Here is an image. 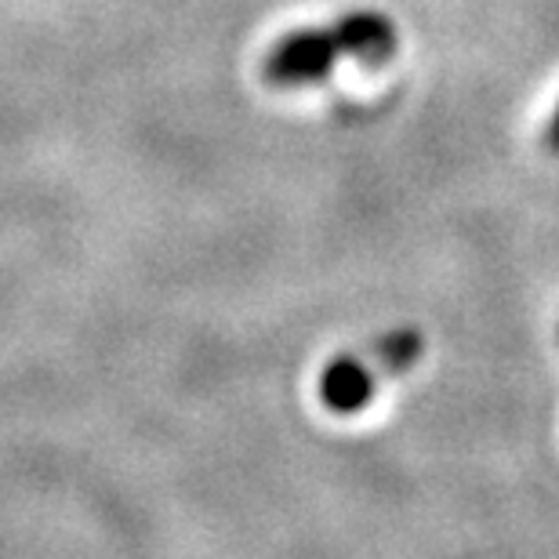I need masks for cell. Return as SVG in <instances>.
I'll use <instances>...</instances> for the list:
<instances>
[{
	"instance_id": "1",
	"label": "cell",
	"mask_w": 559,
	"mask_h": 559,
	"mask_svg": "<svg viewBox=\"0 0 559 559\" xmlns=\"http://www.w3.org/2000/svg\"><path fill=\"white\" fill-rule=\"evenodd\" d=\"M396 55V26L382 11H349L334 19L331 26L295 29L280 37L262 59V76L270 87H309L342 59H356L364 66H389Z\"/></svg>"
},
{
	"instance_id": "3",
	"label": "cell",
	"mask_w": 559,
	"mask_h": 559,
	"mask_svg": "<svg viewBox=\"0 0 559 559\" xmlns=\"http://www.w3.org/2000/svg\"><path fill=\"white\" fill-rule=\"evenodd\" d=\"M374 353H378V360H382L385 371H393V374L396 371H407V367L421 356V338H418V334H411V331L393 334V338L378 342Z\"/></svg>"
},
{
	"instance_id": "4",
	"label": "cell",
	"mask_w": 559,
	"mask_h": 559,
	"mask_svg": "<svg viewBox=\"0 0 559 559\" xmlns=\"http://www.w3.org/2000/svg\"><path fill=\"white\" fill-rule=\"evenodd\" d=\"M545 145H549V153H559V106L549 120V128H545Z\"/></svg>"
},
{
	"instance_id": "2",
	"label": "cell",
	"mask_w": 559,
	"mask_h": 559,
	"mask_svg": "<svg viewBox=\"0 0 559 559\" xmlns=\"http://www.w3.org/2000/svg\"><path fill=\"white\" fill-rule=\"evenodd\" d=\"M374 374L360 364V356H338L320 374V400L334 415H356L371 404Z\"/></svg>"
}]
</instances>
